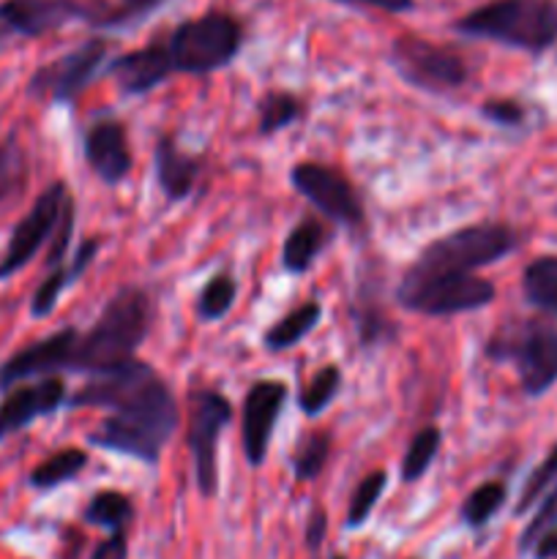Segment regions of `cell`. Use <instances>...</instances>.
Masks as SVG:
<instances>
[{
    "mask_svg": "<svg viewBox=\"0 0 557 559\" xmlns=\"http://www.w3.org/2000/svg\"><path fill=\"white\" fill-rule=\"evenodd\" d=\"M71 194L66 189L63 180L47 186V189L38 194V200L33 202L31 211L25 213L20 224L11 233L9 246H5V254L0 260V282H5L9 276H14L16 271L27 265V262L36 257V251L47 243L55 235V229L63 222V213L69 211Z\"/></svg>",
    "mask_w": 557,
    "mask_h": 559,
    "instance_id": "cell-10",
    "label": "cell"
},
{
    "mask_svg": "<svg viewBox=\"0 0 557 559\" xmlns=\"http://www.w3.org/2000/svg\"><path fill=\"white\" fill-rule=\"evenodd\" d=\"M25 178V151H22L14 136H5V140H0V207L20 194Z\"/></svg>",
    "mask_w": 557,
    "mask_h": 559,
    "instance_id": "cell-32",
    "label": "cell"
},
{
    "mask_svg": "<svg viewBox=\"0 0 557 559\" xmlns=\"http://www.w3.org/2000/svg\"><path fill=\"white\" fill-rule=\"evenodd\" d=\"M153 304L145 289L123 287L107 300L98 320L76 336L74 360L71 371H96L112 369L134 358L137 347L151 333Z\"/></svg>",
    "mask_w": 557,
    "mask_h": 559,
    "instance_id": "cell-2",
    "label": "cell"
},
{
    "mask_svg": "<svg viewBox=\"0 0 557 559\" xmlns=\"http://www.w3.org/2000/svg\"><path fill=\"white\" fill-rule=\"evenodd\" d=\"M442 435L437 426H426L418 435L413 437V442L407 445V453L402 459V480L404 484H415V480L424 478L426 469L435 462L437 451H440Z\"/></svg>",
    "mask_w": 557,
    "mask_h": 559,
    "instance_id": "cell-29",
    "label": "cell"
},
{
    "mask_svg": "<svg viewBox=\"0 0 557 559\" xmlns=\"http://www.w3.org/2000/svg\"><path fill=\"white\" fill-rule=\"evenodd\" d=\"M85 162L107 186H118L131 173L129 136L120 120L104 118L93 123L85 134Z\"/></svg>",
    "mask_w": 557,
    "mask_h": 559,
    "instance_id": "cell-17",
    "label": "cell"
},
{
    "mask_svg": "<svg viewBox=\"0 0 557 559\" xmlns=\"http://www.w3.org/2000/svg\"><path fill=\"white\" fill-rule=\"evenodd\" d=\"M386 484H388V475L382 473V469H375V473L366 475V478L360 480L358 489H355V495H353V500H349L347 519H344L347 530H358L369 522L371 511H375V506H377V500H380Z\"/></svg>",
    "mask_w": 557,
    "mask_h": 559,
    "instance_id": "cell-34",
    "label": "cell"
},
{
    "mask_svg": "<svg viewBox=\"0 0 557 559\" xmlns=\"http://www.w3.org/2000/svg\"><path fill=\"white\" fill-rule=\"evenodd\" d=\"M129 557V540H126V530L120 533H112L109 538H104L102 544L96 546L91 559H126Z\"/></svg>",
    "mask_w": 557,
    "mask_h": 559,
    "instance_id": "cell-38",
    "label": "cell"
},
{
    "mask_svg": "<svg viewBox=\"0 0 557 559\" xmlns=\"http://www.w3.org/2000/svg\"><path fill=\"white\" fill-rule=\"evenodd\" d=\"M325 533L328 513L322 511V508H315V511L309 513V522H306V546H309L311 551H317L322 546V540H325Z\"/></svg>",
    "mask_w": 557,
    "mask_h": 559,
    "instance_id": "cell-39",
    "label": "cell"
},
{
    "mask_svg": "<svg viewBox=\"0 0 557 559\" xmlns=\"http://www.w3.org/2000/svg\"><path fill=\"white\" fill-rule=\"evenodd\" d=\"M320 317H322V306L317 304V300H306V304H300L298 309H293L289 314H284L282 320L273 322V325L268 328L265 336H262V342H265V347L273 349V353H278V349H289L293 344H298L300 338L309 336V333L315 331Z\"/></svg>",
    "mask_w": 557,
    "mask_h": 559,
    "instance_id": "cell-22",
    "label": "cell"
},
{
    "mask_svg": "<svg viewBox=\"0 0 557 559\" xmlns=\"http://www.w3.org/2000/svg\"><path fill=\"white\" fill-rule=\"evenodd\" d=\"M533 557L535 559H557V527L552 530L549 535H544L538 544H535Z\"/></svg>",
    "mask_w": 557,
    "mask_h": 559,
    "instance_id": "cell-41",
    "label": "cell"
},
{
    "mask_svg": "<svg viewBox=\"0 0 557 559\" xmlns=\"http://www.w3.org/2000/svg\"><path fill=\"white\" fill-rule=\"evenodd\" d=\"M233 420V404L216 391H194L189 396V451L194 480L202 497L218 489V440Z\"/></svg>",
    "mask_w": 557,
    "mask_h": 559,
    "instance_id": "cell-9",
    "label": "cell"
},
{
    "mask_svg": "<svg viewBox=\"0 0 557 559\" xmlns=\"http://www.w3.org/2000/svg\"><path fill=\"white\" fill-rule=\"evenodd\" d=\"M98 251V240L96 238H87L82 240V246L76 249L74 260H71V265H58L55 271H49V276L44 278L42 284H38L36 295H33L31 300V314L33 317H47L52 314V309L58 306L60 295L66 293V289L71 287V284L76 282V278L82 276V273L87 271V265L93 262V257H96Z\"/></svg>",
    "mask_w": 557,
    "mask_h": 559,
    "instance_id": "cell-20",
    "label": "cell"
},
{
    "mask_svg": "<svg viewBox=\"0 0 557 559\" xmlns=\"http://www.w3.org/2000/svg\"><path fill=\"white\" fill-rule=\"evenodd\" d=\"M80 331L74 328H63V331L52 333V336L33 342L31 347L20 349L11 355L3 366H0V388L9 391L16 382L33 380V377H55L58 371H71V360H74V344Z\"/></svg>",
    "mask_w": 557,
    "mask_h": 559,
    "instance_id": "cell-14",
    "label": "cell"
},
{
    "mask_svg": "<svg viewBox=\"0 0 557 559\" xmlns=\"http://www.w3.org/2000/svg\"><path fill=\"white\" fill-rule=\"evenodd\" d=\"M66 404L63 377H44L33 385H20L0 402V440L16 435L33 420L47 418Z\"/></svg>",
    "mask_w": 557,
    "mask_h": 559,
    "instance_id": "cell-16",
    "label": "cell"
},
{
    "mask_svg": "<svg viewBox=\"0 0 557 559\" xmlns=\"http://www.w3.org/2000/svg\"><path fill=\"white\" fill-rule=\"evenodd\" d=\"M522 289L535 309L557 317V254L530 262L522 273Z\"/></svg>",
    "mask_w": 557,
    "mask_h": 559,
    "instance_id": "cell-23",
    "label": "cell"
},
{
    "mask_svg": "<svg viewBox=\"0 0 557 559\" xmlns=\"http://www.w3.org/2000/svg\"><path fill=\"white\" fill-rule=\"evenodd\" d=\"M331 456V435L328 431H309L298 442L293 453V473L298 480H315Z\"/></svg>",
    "mask_w": 557,
    "mask_h": 559,
    "instance_id": "cell-31",
    "label": "cell"
},
{
    "mask_svg": "<svg viewBox=\"0 0 557 559\" xmlns=\"http://www.w3.org/2000/svg\"><path fill=\"white\" fill-rule=\"evenodd\" d=\"M169 74H173V63H169L164 41L147 44V47L120 55L109 63V76L118 82L126 96H142L162 85Z\"/></svg>",
    "mask_w": 557,
    "mask_h": 559,
    "instance_id": "cell-18",
    "label": "cell"
},
{
    "mask_svg": "<svg viewBox=\"0 0 557 559\" xmlns=\"http://www.w3.org/2000/svg\"><path fill=\"white\" fill-rule=\"evenodd\" d=\"M107 49L104 38H87L71 52L36 69V74L27 82V93L33 98H49V102H74L98 74L107 60Z\"/></svg>",
    "mask_w": 557,
    "mask_h": 559,
    "instance_id": "cell-11",
    "label": "cell"
},
{
    "mask_svg": "<svg viewBox=\"0 0 557 559\" xmlns=\"http://www.w3.org/2000/svg\"><path fill=\"white\" fill-rule=\"evenodd\" d=\"M396 300L426 317H451L484 309L495 300V284L473 273H418L410 267L396 289Z\"/></svg>",
    "mask_w": 557,
    "mask_h": 559,
    "instance_id": "cell-7",
    "label": "cell"
},
{
    "mask_svg": "<svg viewBox=\"0 0 557 559\" xmlns=\"http://www.w3.org/2000/svg\"><path fill=\"white\" fill-rule=\"evenodd\" d=\"M257 109H260V126L257 129H260L262 136L287 129L289 123H295L304 115V104L287 91L265 93L260 98V104H257Z\"/></svg>",
    "mask_w": 557,
    "mask_h": 559,
    "instance_id": "cell-28",
    "label": "cell"
},
{
    "mask_svg": "<svg viewBox=\"0 0 557 559\" xmlns=\"http://www.w3.org/2000/svg\"><path fill=\"white\" fill-rule=\"evenodd\" d=\"M391 66L404 82L429 93L457 91L467 82V63L451 47L407 33L391 44Z\"/></svg>",
    "mask_w": 557,
    "mask_h": 559,
    "instance_id": "cell-8",
    "label": "cell"
},
{
    "mask_svg": "<svg viewBox=\"0 0 557 559\" xmlns=\"http://www.w3.org/2000/svg\"><path fill=\"white\" fill-rule=\"evenodd\" d=\"M69 407H102L112 415L102 420L93 435L91 445L156 464L164 442L173 437L178 426V404L167 382L147 364L131 358L91 374V380L69 399Z\"/></svg>",
    "mask_w": 557,
    "mask_h": 559,
    "instance_id": "cell-1",
    "label": "cell"
},
{
    "mask_svg": "<svg viewBox=\"0 0 557 559\" xmlns=\"http://www.w3.org/2000/svg\"><path fill=\"white\" fill-rule=\"evenodd\" d=\"M331 559H347V557H342V555H333Z\"/></svg>",
    "mask_w": 557,
    "mask_h": 559,
    "instance_id": "cell-42",
    "label": "cell"
},
{
    "mask_svg": "<svg viewBox=\"0 0 557 559\" xmlns=\"http://www.w3.org/2000/svg\"><path fill=\"white\" fill-rule=\"evenodd\" d=\"M328 233L320 222L315 218H304L300 224H295L289 229V235L284 238L282 246V265L287 273H304L309 271L315 257L320 254V249L325 246Z\"/></svg>",
    "mask_w": 557,
    "mask_h": 559,
    "instance_id": "cell-21",
    "label": "cell"
},
{
    "mask_svg": "<svg viewBox=\"0 0 557 559\" xmlns=\"http://www.w3.org/2000/svg\"><path fill=\"white\" fill-rule=\"evenodd\" d=\"M284 402H287V385L278 380H260L246 393L240 429H244V451L251 467H260L265 462L273 426H276Z\"/></svg>",
    "mask_w": 557,
    "mask_h": 559,
    "instance_id": "cell-15",
    "label": "cell"
},
{
    "mask_svg": "<svg viewBox=\"0 0 557 559\" xmlns=\"http://www.w3.org/2000/svg\"><path fill=\"white\" fill-rule=\"evenodd\" d=\"M481 115H484L489 123L502 126V129H517V126L524 123V107L513 98H491L481 107Z\"/></svg>",
    "mask_w": 557,
    "mask_h": 559,
    "instance_id": "cell-37",
    "label": "cell"
},
{
    "mask_svg": "<svg viewBox=\"0 0 557 559\" xmlns=\"http://www.w3.org/2000/svg\"><path fill=\"white\" fill-rule=\"evenodd\" d=\"M85 467H87V453L82 451V448H63V451L44 459V462L31 473L27 484L38 491L58 489L60 484L74 480Z\"/></svg>",
    "mask_w": 557,
    "mask_h": 559,
    "instance_id": "cell-25",
    "label": "cell"
},
{
    "mask_svg": "<svg viewBox=\"0 0 557 559\" xmlns=\"http://www.w3.org/2000/svg\"><path fill=\"white\" fill-rule=\"evenodd\" d=\"M102 0H3L0 3V33L36 38L52 33L71 20L96 16Z\"/></svg>",
    "mask_w": 557,
    "mask_h": 559,
    "instance_id": "cell-13",
    "label": "cell"
},
{
    "mask_svg": "<svg viewBox=\"0 0 557 559\" xmlns=\"http://www.w3.org/2000/svg\"><path fill=\"white\" fill-rule=\"evenodd\" d=\"M339 388H342V371H339V366H333V364L325 366V369L317 371L315 380H311L309 385H306V391L300 393V399H298L300 409L315 418V415H320L322 409H325L328 404L336 399Z\"/></svg>",
    "mask_w": 557,
    "mask_h": 559,
    "instance_id": "cell-35",
    "label": "cell"
},
{
    "mask_svg": "<svg viewBox=\"0 0 557 559\" xmlns=\"http://www.w3.org/2000/svg\"><path fill=\"white\" fill-rule=\"evenodd\" d=\"M486 355L497 364H511L528 396H544L557 382V325L546 320L502 325L486 342Z\"/></svg>",
    "mask_w": 557,
    "mask_h": 559,
    "instance_id": "cell-4",
    "label": "cell"
},
{
    "mask_svg": "<svg viewBox=\"0 0 557 559\" xmlns=\"http://www.w3.org/2000/svg\"><path fill=\"white\" fill-rule=\"evenodd\" d=\"M164 0H118V3H102L96 16L91 20L98 31H126V27L140 25L142 20L162 9Z\"/></svg>",
    "mask_w": 557,
    "mask_h": 559,
    "instance_id": "cell-26",
    "label": "cell"
},
{
    "mask_svg": "<svg viewBox=\"0 0 557 559\" xmlns=\"http://www.w3.org/2000/svg\"><path fill=\"white\" fill-rule=\"evenodd\" d=\"M453 31L541 55L557 44V0H489L457 20Z\"/></svg>",
    "mask_w": 557,
    "mask_h": 559,
    "instance_id": "cell-3",
    "label": "cell"
},
{
    "mask_svg": "<svg viewBox=\"0 0 557 559\" xmlns=\"http://www.w3.org/2000/svg\"><path fill=\"white\" fill-rule=\"evenodd\" d=\"M517 249V233L508 224H473L442 235L415 260L418 273H473Z\"/></svg>",
    "mask_w": 557,
    "mask_h": 559,
    "instance_id": "cell-6",
    "label": "cell"
},
{
    "mask_svg": "<svg viewBox=\"0 0 557 559\" xmlns=\"http://www.w3.org/2000/svg\"><path fill=\"white\" fill-rule=\"evenodd\" d=\"M508 500V486L502 480H486L478 489L470 491V497L462 506V522L470 530H481L491 522L497 511L506 506Z\"/></svg>",
    "mask_w": 557,
    "mask_h": 559,
    "instance_id": "cell-27",
    "label": "cell"
},
{
    "mask_svg": "<svg viewBox=\"0 0 557 559\" xmlns=\"http://www.w3.org/2000/svg\"><path fill=\"white\" fill-rule=\"evenodd\" d=\"M289 180H293V189L300 197H306L322 216L333 218L344 227H360L364 224V202H360L358 191L333 167L300 162L289 173Z\"/></svg>",
    "mask_w": 557,
    "mask_h": 559,
    "instance_id": "cell-12",
    "label": "cell"
},
{
    "mask_svg": "<svg viewBox=\"0 0 557 559\" xmlns=\"http://www.w3.org/2000/svg\"><path fill=\"white\" fill-rule=\"evenodd\" d=\"M235 295H238V284L227 273H216L213 278H208L205 287L197 295V317L200 320H222L235 304Z\"/></svg>",
    "mask_w": 557,
    "mask_h": 559,
    "instance_id": "cell-30",
    "label": "cell"
},
{
    "mask_svg": "<svg viewBox=\"0 0 557 559\" xmlns=\"http://www.w3.org/2000/svg\"><path fill=\"white\" fill-rule=\"evenodd\" d=\"M555 527H557V486L544 497V500H541L538 513L530 519L524 533L519 535V551H522V555H530V551L535 549V544H538L544 535H549Z\"/></svg>",
    "mask_w": 557,
    "mask_h": 559,
    "instance_id": "cell-36",
    "label": "cell"
},
{
    "mask_svg": "<svg viewBox=\"0 0 557 559\" xmlns=\"http://www.w3.org/2000/svg\"><path fill=\"white\" fill-rule=\"evenodd\" d=\"M173 71L211 74L235 60L244 47V25L227 11H205L186 20L164 41Z\"/></svg>",
    "mask_w": 557,
    "mask_h": 559,
    "instance_id": "cell-5",
    "label": "cell"
},
{
    "mask_svg": "<svg viewBox=\"0 0 557 559\" xmlns=\"http://www.w3.org/2000/svg\"><path fill=\"white\" fill-rule=\"evenodd\" d=\"M555 486H557V445L546 453L544 462H541L538 467L530 473V478L524 480V489L522 495H519V502L517 508H513V513H517V516H524V513H528L533 506H538V502L544 500Z\"/></svg>",
    "mask_w": 557,
    "mask_h": 559,
    "instance_id": "cell-33",
    "label": "cell"
},
{
    "mask_svg": "<svg viewBox=\"0 0 557 559\" xmlns=\"http://www.w3.org/2000/svg\"><path fill=\"white\" fill-rule=\"evenodd\" d=\"M342 5H360V9H380L388 14H404L415 5V0H336Z\"/></svg>",
    "mask_w": 557,
    "mask_h": 559,
    "instance_id": "cell-40",
    "label": "cell"
},
{
    "mask_svg": "<svg viewBox=\"0 0 557 559\" xmlns=\"http://www.w3.org/2000/svg\"><path fill=\"white\" fill-rule=\"evenodd\" d=\"M134 519V502L123 491H98L91 497V502L82 511V522L93 524V527H104L109 533H120L129 527Z\"/></svg>",
    "mask_w": 557,
    "mask_h": 559,
    "instance_id": "cell-24",
    "label": "cell"
},
{
    "mask_svg": "<svg viewBox=\"0 0 557 559\" xmlns=\"http://www.w3.org/2000/svg\"><path fill=\"white\" fill-rule=\"evenodd\" d=\"M156 180L169 202H180L191 194L200 178V158L178 147L173 136H162L156 145Z\"/></svg>",
    "mask_w": 557,
    "mask_h": 559,
    "instance_id": "cell-19",
    "label": "cell"
}]
</instances>
